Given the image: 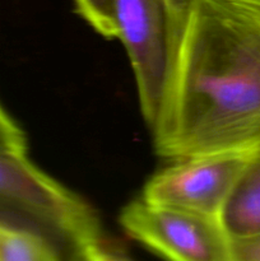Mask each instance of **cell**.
<instances>
[{
    "label": "cell",
    "mask_w": 260,
    "mask_h": 261,
    "mask_svg": "<svg viewBox=\"0 0 260 261\" xmlns=\"http://www.w3.org/2000/svg\"><path fill=\"white\" fill-rule=\"evenodd\" d=\"M0 149L8 152L27 154L28 144L25 133L14 121L0 103Z\"/></svg>",
    "instance_id": "9c48e42d"
},
{
    "label": "cell",
    "mask_w": 260,
    "mask_h": 261,
    "mask_svg": "<svg viewBox=\"0 0 260 261\" xmlns=\"http://www.w3.org/2000/svg\"><path fill=\"white\" fill-rule=\"evenodd\" d=\"M76 14L107 40L117 38L114 0H73Z\"/></svg>",
    "instance_id": "ba28073f"
},
{
    "label": "cell",
    "mask_w": 260,
    "mask_h": 261,
    "mask_svg": "<svg viewBox=\"0 0 260 261\" xmlns=\"http://www.w3.org/2000/svg\"><path fill=\"white\" fill-rule=\"evenodd\" d=\"M54 247L38 234L0 222V261H59Z\"/></svg>",
    "instance_id": "52a82bcc"
},
{
    "label": "cell",
    "mask_w": 260,
    "mask_h": 261,
    "mask_svg": "<svg viewBox=\"0 0 260 261\" xmlns=\"http://www.w3.org/2000/svg\"><path fill=\"white\" fill-rule=\"evenodd\" d=\"M125 233L153 254L176 261H232L221 218L150 203L142 196L121 209Z\"/></svg>",
    "instance_id": "277c9868"
},
{
    "label": "cell",
    "mask_w": 260,
    "mask_h": 261,
    "mask_svg": "<svg viewBox=\"0 0 260 261\" xmlns=\"http://www.w3.org/2000/svg\"><path fill=\"white\" fill-rule=\"evenodd\" d=\"M250 155L218 153L171 160L150 176L140 196L150 203L221 218Z\"/></svg>",
    "instance_id": "5b68a950"
},
{
    "label": "cell",
    "mask_w": 260,
    "mask_h": 261,
    "mask_svg": "<svg viewBox=\"0 0 260 261\" xmlns=\"http://www.w3.org/2000/svg\"><path fill=\"white\" fill-rule=\"evenodd\" d=\"M232 261H260V236L232 241Z\"/></svg>",
    "instance_id": "30bf717a"
},
{
    "label": "cell",
    "mask_w": 260,
    "mask_h": 261,
    "mask_svg": "<svg viewBox=\"0 0 260 261\" xmlns=\"http://www.w3.org/2000/svg\"><path fill=\"white\" fill-rule=\"evenodd\" d=\"M221 221L231 241L260 236V152L250 155L229 194Z\"/></svg>",
    "instance_id": "8992f818"
},
{
    "label": "cell",
    "mask_w": 260,
    "mask_h": 261,
    "mask_svg": "<svg viewBox=\"0 0 260 261\" xmlns=\"http://www.w3.org/2000/svg\"><path fill=\"white\" fill-rule=\"evenodd\" d=\"M188 0H114L117 38L129 58L140 112L154 125L172 59L176 30Z\"/></svg>",
    "instance_id": "3957f363"
},
{
    "label": "cell",
    "mask_w": 260,
    "mask_h": 261,
    "mask_svg": "<svg viewBox=\"0 0 260 261\" xmlns=\"http://www.w3.org/2000/svg\"><path fill=\"white\" fill-rule=\"evenodd\" d=\"M0 222L45 239L60 260L127 259L96 209L31 162L0 149Z\"/></svg>",
    "instance_id": "7a4b0ae2"
},
{
    "label": "cell",
    "mask_w": 260,
    "mask_h": 261,
    "mask_svg": "<svg viewBox=\"0 0 260 261\" xmlns=\"http://www.w3.org/2000/svg\"><path fill=\"white\" fill-rule=\"evenodd\" d=\"M150 133L168 161L260 152V0H188Z\"/></svg>",
    "instance_id": "6da1fadb"
}]
</instances>
